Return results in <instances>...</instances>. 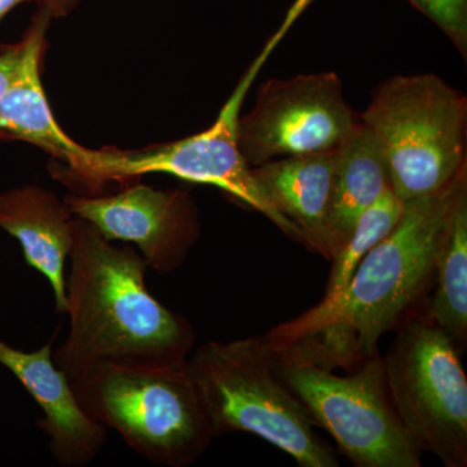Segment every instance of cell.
<instances>
[{"label":"cell","instance_id":"6da1fadb","mask_svg":"<svg viewBox=\"0 0 467 467\" xmlns=\"http://www.w3.org/2000/svg\"><path fill=\"white\" fill-rule=\"evenodd\" d=\"M467 192V165L439 192L404 202L400 220L356 269L337 306L306 312L273 328L265 340L276 358L330 368L376 355L435 275L451 214Z\"/></svg>","mask_w":467,"mask_h":467},{"label":"cell","instance_id":"7a4b0ae2","mask_svg":"<svg viewBox=\"0 0 467 467\" xmlns=\"http://www.w3.org/2000/svg\"><path fill=\"white\" fill-rule=\"evenodd\" d=\"M69 264V333L52 355L67 377L99 364H186L195 343L192 325L150 294L149 266L140 251L117 247L97 227L75 217Z\"/></svg>","mask_w":467,"mask_h":467},{"label":"cell","instance_id":"3957f363","mask_svg":"<svg viewBox=\"0 0 467 467\" xmlns=\"http://www.w3.org/2000/svg\"><path fill=\"white\" fill-rule=\"evenodd\" d=\"M67 379L88 417L155 465H192L213 441L207 408L186 364L92 365Z\"/></svg>","mask_w":467,"mask_h":467},{"label":"cell","instance_id":"277c9868","mask_svg":"<svg viewBox=\"0 0 467 467\" xmlns=\"http://www.w3.org/2000/svg\"><path fill=\"white\" fill-rule=\"evenodd\" d=\"M214 436L248 432L303 467L339 466L299 399L276 373L265 337L208 342L187 358Z\"/></svg>","mask_w":467,"mask_h":467},{"label":"cell","instance_id":"5b68a950","mask_svg":"<svg viewBox=\"0 0 467 467\" xmlns=\"http://www.w3.org/2000/svg\"><path fill=\"white\" fill-rule=\"evenodd\" d=\"M402 202L439 192L465 168L467 99L441 77L393 76L359 117Z\"/></svg>","mask_w":467,"mask_h":467},{"label":"cell","instance_id":"8992f818","mask_svg":"<svg viewBox=\"0 0 467 467\" xmlns=\"http://www.w3.org/2000/svg\"><path fill=\"white\" fill-rule=\"evenodd\" d=\"M279 38L278 33L267 43L265 51L243 76L211 128L184 140L142 150H95L90 173L79 186L85 189L82 193L98 195L109 183L128 184L146 174L174 175L187 182L211 184L223 190L272 221L285 235L304 244L299 229L275 207L257 182L238 144L243 101Z\"/></svg>","mask_w":467,"mask_h":467},{"label":"cell","instance_id":"52a82bcc","mask_svg":"<svg viewBox=\"0 0 467 467\" xmlns=\"http://www.w3.org/2000/svg\"><path fill=\"white\" fill-rule=\"evenodd\" d=\"M275 362L279 378L299 399L315 425L333 436L353 465L422 466V451L402 426L389 399L383 358L378 353L346 377L275 355Z\"/></svg>","mask_w":467,"mask_h":467},{"label":"cell","instance_id":"ba28073f","mask_svg":"<svg viewBox=\"0 0 467 467\" xmlns=\"http://www.w3.org/2000/svg\"><path fill=\"white\" fill-rule=\"evenodd\" d=\"M393 408L420 451L467 465V378L459 349L429 318L408 322L383 359Z\"/></svg>","mask_w":467,"mask_h":467},{"label":"cell","instance_id":"9c48e42d","mask_svg":"<svg viewBox=\"0 0 467 467\" xmlns=\"http://www.w3.org/2000/svg\"><path fill=\"white\" fill-rule=\"evenodd\" d=\"M334 72L270 79L256 104L239 117L238 144L250 167L272 160L337 149L358 124Z\"/></svg>","mask_w":467,"mask_h":467},{"label":"cell","instance_id":"30bf717a","mask_svg":"<svg viewBox=\"0 0 467 467\" xmlns=\"http://www.w3.org/2000/svg\"><path fill=\"white\" fill-rule=\"evenodd\" d=\"M73 216L88 221L110 242L133 243L147 266L161 275L180 269L201 235L198 209L189 193L125 184L112 195L70 193Z\"/></svg>","mask_w":467,"mask_h":467},{"label":"cell","instance_id":"8fae6325","mask_svg":"<svg viewBox=\"0 0 467 467\" xmlns=\"http://www.w3.org/2000/svg\"><path fill=\"white\" fill-rule=\"evenodd\" d=\"M52 17L38 7L27 27L14 79L0 99V135L38 147L64 165L57 173L64 183L78 187L92 167L95 150L86 149L61 129L46 97L41 79L46 34Z\"/></svg>","mask_w":467,"mask_h":467},{"label":"cell","instance_id":"7c38bea8","mask_svg":"<svg viewBox=\"0 0 467 467\" xmlns=\"http://www.w3.org/2000/svg\"><path fill=\"white\" fill-rule=\"evenodd\" d=\"M52 342L24 352L0 339V364L8 368L42 409L39 420L52 457L63 467H86L98 459L109 430L85 413L72 384L55 365Z\"/></svg>","mask_w":467,"mask_h":467},{"label":"cell","instance_id":"4fadbf2b","mask_svg":"<svg viewBox=\"0 0 467 467\" xmlns=\"http://www.w3.org/2000/svg\"><path fill=\"white\" fill-rule=\"evenodd\" d=\"M0 227L16 238L27 265L50 284L55 309L67 312V261L75 234V216L50 190L26 184L0 193Z\"/></svg>","mask_w":467,"mask_h":467},{"label":"cell","instance_id":"5bb4252c","mask_svg":"<svg viewBox=\"0 0 467 467\" xmlns=\"http://www.w3.org/2000/svg\"><path fill=\"white\" fill-rule=\"evenodd\" d=\"M252 173L275 207L299 229L304 244L331 260L327 213L334 150L272 160L252 167Z\"/></svg>","mask_w":467,"mask_h":467},{"label":"cell","instance_id":"9a60e30c","mask_svg":"<svg viewBox=\"0 0 467 467\" xmlns=\"http://www.w3.org/2000/svg\"><path fill=\"white\" fill-rule=\"evenodd\" d=\"M389 187L382 152L359 121L334 150L333 186L327 213L331 259L348 241L358 218Z\"/></svg>","mask_w":467,"mask_h":467},{"label":"cell","instance_id":"2e32d148","mask_svg":"<svg viewBox=\"0 0 467 467\" xmlns=\"http://www.w3.org/2000/svg\"><path fill=\"white\" fill-rule=\"evenodd\" d=\"M436 288L427 318L457 349L467 340V192L460 196L436 260Z\"/></svg>","mask_w":467,"mask_h":467},{"label":"cell","instance_id":"e0dca14e","mask_svg":"<svg viewBox=\"0 0 467 467\" xmlns=\"http://www.w3.org/2000/svg\"><path fill=\"white\" fill-rule=\"evenodd\" d=\"M404 202L393 193L391 187L379 196L358 218L355 229L344 243L342 248L335 254L333 269L326 285L325 297L317 306L308 310L313 315H321L337 306L348 287L350 279L362 259L371 248L386 238L400 220Z\"/></svg>","mask_w":467,"mask_h":467},{"label":"cell","instance_id":"ac0fdd59","mask_svg":"<svg viewBox=\"0 0 467 467\" xmlns=\"http://www.w3.org/2000/svg\"><path fill=\"white\" fill-rule=\"evenodd\" d=\"M456 46L463 57L467 55V0H409Z\"/></svg>","mask_w":467,"mask_h":467},{"label":"cell","instance_id":"d6986e66","mask_svg":"<svg viewBox=\"0 0 467 467\" xmlns=\"http://www.w3.org/2000/svg\"><path fill=\"white\" fill-rule=\"evenodd\" d=\"M21 51H23V43L21 42L16 45L5 46L0 50V99L14 79L18 63H20Z\"/></svg>","mask_w":467,"mask_h":467},{"label":"cell","instance_id":"ffe728a7","mask_svg":"<svg viewBox=\"0 0 467 467\" xmlns=\"http://www.w3.org/2000/svg\"><path fill=\"white\" fill-rule=\"evenodd\" d=\"M84 0H41L38 7L45 9L52 18L67 16L78 7Z\"/></svg>","mask_w":467,"mask_h":467},{"label":"cell","instance_id":"44dd1931","mask_svg":"<svg viewBox=\"0 0 467 467\" xmlns=\"http://www.w3.org/2000/svg\"><path fill=\"white\" fill-rule=\"evenodd\" d=\"M26 3H36L39 5L41 0H0V21L3 20L12 9L18 7V5H26ZM5 47V46H0V50Z\"/></svg>","mask_w":467,"mask_h":467}]
</instances>
